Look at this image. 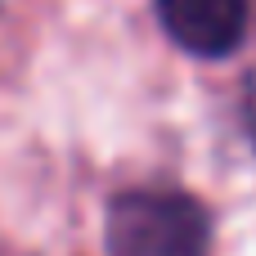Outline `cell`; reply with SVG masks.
I'll use <instances>...</instances> for the list:
<instances>
[{
	"label": "cell",
	"mask_w": 256,
	"mask_h": 256,
	"mask_svg": "<svg viewBox=\"0 0 256 256\" xmlns=\"http://www.w3.org/2000/svg\"><path fill=\"white\" fill-rule=\"evenodd\" d=\"M108 256H212V216L176 189H126L108 202Z\"/></svg>",
	"instance_id": "1"
},
{
	"label": "cell",
	"mask_w": 256,
	"mask_h": 256,
	"mask_svg": "<svg viewBox=\"0 0 256 256\" xmlns=\"http://www.w3.org/2000/svg\"><path fill=\"white\" fill-rule=\"evenodd\" d=\"M158 18L166 36L198 58L234 54L248 36V0H158Z\"/></svg>",
	"instance_id": "2"
}]
</instances>
